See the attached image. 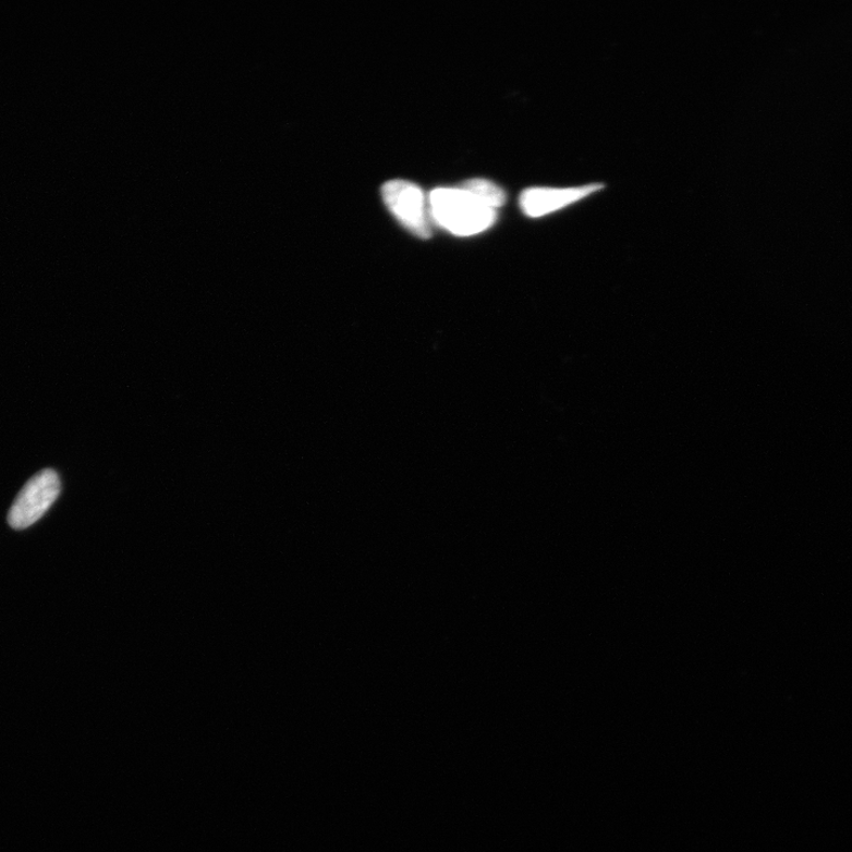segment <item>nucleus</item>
<instances>
[{"mask_svg":"<svg viewBox=\"0 0 852 852\" xmlns=\"http://www.w3.org/2000/svg\"><path fill=\"white\" fill-rule=\"evenodd\" d=\"M61 492V479L57 472L46 470L36 474L17 495L8 515L13 530L31 527L42 518L58 500Z\"/></svg>","mask_w":852,"mask_h":852,"instance_id":"obj_2","label":"nucleus"},{"mask_svg":"<svg viewBox=\"0 0 852 852\" xmlns=\"http://www.w3.org/2000/svg\"><path fill=\"white\" fill-rule=\"evenodd\" d=\"M461 187L490 209L497 210L506 203L503 190L489 181L472 180L465 182Z\"/></svg>","mask_w":852,"mask_h":852,"instance_id":"obj_5","label":"nucleus"},{"mask_svg":"<svg viewBox=\"0 0 852 852\" xmlns=\"http://www.w3.org/2000/svg\"><path fill=\"white\" fill-rule=\"evenodd\" d=\"M381 195L389 210L412 235L424 240L431 238L428 204L421 187L405 181H391L382 186Z\"/></svg>","mask_w":852,"mask_h":852,"instance_id":"obj_3","label":"nucleus"},{"mask_svg":"<svg viewBox=\"0 0 852 852\" xmlns=\"http://www.w3.org/2000/svg\"><path fill=\"white\" fill-rule=\"evenodd\" d=\"M603 188L601 184H588L568 188L532 187L520 197L522 211L528 217L539 218L580 202Z\"/></svg>","mask_w":852,"mask_h":852,"instance_id":"obj_4","label":"nucleus"},{"mask_svg":"<svg viewBox=\"0 0 852 852\" xmlns=\"http://www.w3.org/2000/svg\"><path fill=\"white\" fill-rule=\"evenodd\" d=\"M430 212L438 226L458 236H473L489 229L497 212L462 187L436 188L430 195Z\"/></svg>","mask_w":852,"mask_h":852,"instance_id":"obj_1","label":"nucleus"}]
</instances>
